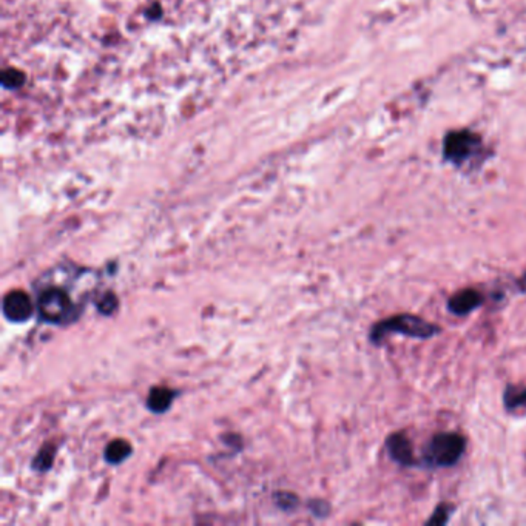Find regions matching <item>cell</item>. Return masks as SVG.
Returning <instances> with one entry per match:
<instances>
[{
  "label": "cell",
  "instance_id": "6da1fadb",
  "mask_svg": "<svg viewBox=\"0 0 526 526\" xmlns=\"http://www.w3.org/2000/svg\"><path fill=\"white\" fill-rule=\"evenodd\" d=\"M442 334V328L418 315L398 314L379 319L372 324L369 330V341L374 346H383L389 335H403L415 339H429Z\"/></svg>",
  "mask_w": 526,
  "mask_h": 526
},
{
  "label": "cell",
  "instance_id": "7a4b0ae2",
  "mask_svg": "<svg viewBox=\"0 0 526 526\" xmlns=\"http://www.w3.org/2000/svg\"><path fill=\"white\" fill-rule=\"evenodd\" d=\"M466 446H468L466 437L458 434V432H437L423 446L418 463H420L422 468L428 469L451 468V466H455L462 460L466 452Z\"/></svg>",
  "mask_w": 526,
  "mask_h": 526
},
{
  "label": "cell",
  "instance_id": "3957f363",
  "mask_svg": "<svg viewBox=\"0 0 526 526\" xmlns=\"http://www.w3.org/2000/svg\"><path fill=\"white\" fill-rule=\"evenodd\" d=\"M37 312L44 321L65 324L76 315V304L71 295L59 285H48L37 295Z\"/></svg>",
  "mask_w": 526,
  "mask_h": 526
},
{
  "label": "cell",
  "instance_id": "277c9868",
  "mask_svg": "<svg viewBox=\"0 0 526 526\" xmlns=\"http://www.w3.org/2000/svg\"><path fill=\"white\" fill-rule=\"evenodd\" d=\"M480 147V138L469 130L451 131L444 139L443 155L449 162L460 165L474 156L477 149Z\"/></svg>",
  "mask_w": 526,
  "mask_h": 526
},
{
  "label": "cell",
  "instance_id": "5b68a950",
  "mask_svg": "<svg viewBox=\"0 0 526 526\" xmlns=\"http://www.w3.org/2000/svg\"><path fill=\"white\" fill-rule=\"evenodd\" d=\"M386 451L392 462L403 466V468H414V466H420L418 460L414 455V446H412L411 438L406 435V432L398 431L392 432L386 437Z\"/></svg>",
  "mask_w": 526,
  "mask_h": 526
},
{
  "label": "cell",
  "instance_id": "8992f818",
  "mask_svg": "<svg viewBox=\"0 0 526 526\" xmlns=\"http://www.w3.org/2000/svg\"><path fill=\"white\" fill-rule=\"evenodd\" d=\"M2 310L8 321L25 323L35 314V304L24 290H11L3 298Z\"/></svg>",
  "mask_w": 526,
  "mask_h": 526
},
{
  "label": "cell",
  "instance_id": "52a82bcc",
  "mask_svg": "<svg viewBox=\"0 0 526 526\" xmlns=\"http://www.w3.org/2000/svg\"><path fill=\"white\" fill-rule=\"evenodd\" d=\"M485 304V295L476 289H463L455 292L448 299V310L455 317H466L480 309Z\"/></svg>",
  "mask_w": 526,
  "mask_h": 526
},
{
  "label": "cell",
  "instance_id": "ba28073f",
  "mask_svg": "<svg viewBox=\"0 0 526 526\" xmlns=\"http://www.w3.org/2000/svg\"><path fill=\"white\" fill-rule=\"evenodd\" d=\"M175 391H171L170 388H164V386H158V388H153L149 394L147 398V406L151 412L155 414H164L165 411L170 409V406L175 400Z\"/></svg>",
  "mask_w": 526,
  "mask_h": 526
},
{
  "label": "cell",
  "instance_id": "9c48e42d",
  "mask_svg": "<svg viewBox=\"0 0 526 526\" xmlns=\"http://www.w3.org/2000/svg\"><path fill=\"white\" fill-rule=\"evenodd\" d=\"M505 411L514 414L518 411H526V386L508 384L503 391Z\"/></svg>",
  "mask_w": 526,
  "mask_h": 526
},
{
  "label": "cell",
  "instance_id": "30bf717a",
  "mask_svg": "<svg viewBox=\"0 0 526 526\" xmlns=\"http://www.w3.org/2000/svg\"><path fill=\"white\" fill-rule=\"evenodd\" d=\"M130 454H131V444L126 440H122V438H116V440L110 442L104 451L105 462L110 464L122 463L130 457Z\"/></svg>",
  "mask_w": 526,
  "mask_h": 526
},
{
  "label": "cell",
  "instance_id": "8fae6325",
  "mask_svg": "<svg viewBox=\"0 0 526 526\" xmlns=\"http://www.w3.org/2000/svg\"><path fill=\"white\" fill-rule=\"evenodd\" d=\"M55 457H56V448L53 444L46 443L42 446V449L37 452L35 460H32V468L42 472L48 471L53 466V462H55Z\"/></svg>",
  "mask_w": 526,
  "mask_h": 526
},
{
  "label": "cell",
  "instance_id": "7c38bea8",
  "mask_svg": "<svg viewBox=\"0 0 526 526\" xmlns=\"http://www.w3.org/2000/svg\"><path fill=\"white\" fill-rule=\"evenodd\" d=\"M452 511H454V506L449 503H440L435 506L434 512H432L431 517L426 520V525H446L449 522V518L452 516Z\"/></svg>",
  "mask_w": 526,
  "mask_h": 526
},
{
  "label": "cell",
  "instance_id": "4fadbf2b",
  "mask_svg": "<svg viewBox=\"0 0 526 526\" xmlns=\"http://www.w3.org/2000/svg\"><path fill=\"white\" fill-rule=\"evenodd\" d=\"M118 297L113 292H106L97 301V309L102 315H111L118 309Z\"/></svg>",
  "mask_w": 526,
  "mask_h": 526
},
{
  "label": "cell",
  "instance_id": "5bb4252c",
  "mask_svg": "<svg viewBox=\"0 0 526 526\" xmlns=\"http://www.w3.org/2000/svg\"><path fill=\"white\" fill-rule=\"evenodd\" d=\"M310 508H312V512H314V516H317V517L329 516V511H330L329 503L324 502V500H315L314 503L310 505Z\"/></svg>",
  "mask_w": 526,
  "mask_h": 526
},
{
  "label": "cell",
  "instance_id": "9a60e30c",
  "mask_svg": "<svg viewBox=\"0 0 526 526\" xmlns=\"http://www.w3.org/2000/svg\"><path fill=\"white\" fill-rule=\"evenodd\" d=\"M517 289H518V292H520V294H526V270H525V274L517 279Z\"/></svg>",
  "mask_w": 526,
  "mask_h": 526
}]
</instances>
